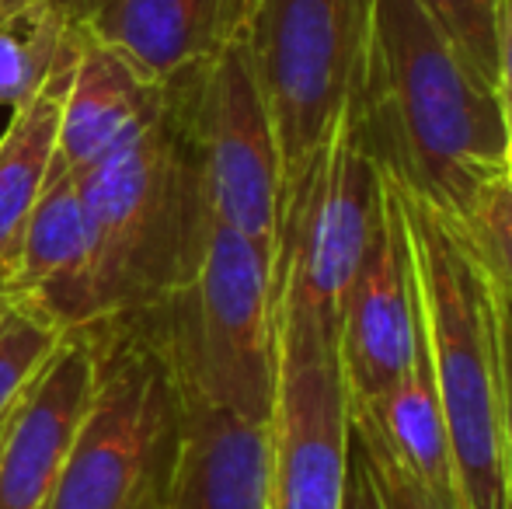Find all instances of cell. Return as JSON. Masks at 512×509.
I'll return each mask as SVG.
<instances>
[{
  "mask_svg": "<svg viewBox=\"0 0 512 509\" xmlns=\"http://www.w3.org/2000/svg\"><path fill=\"white\" fill-rule=\"evenodd\" d=\"M203 63L164 77L147 116L77 175L88 217V325L164 304L203 265L213 227L199 140Z\"/></svg>",
  "mask_w": 512,
  "mask_h": 509,
  "instance_id": "1",
  "label": "cell"
},
{
  "mask_svg": "<svg viewBox=\"0 0 512 509\" xmlns=\"http://www.w3.org/2000/svg\"><path fill=\"white\" fill-rule=\"evenodd\" d=\"M349 105L373 161L446 220H460L492 178L506 175L499 91L415 0H370L363 74Z\"/></svg>",
  "mask_w": 512,
  "mask_h": 509,
  "instance_id": "2",
  "label": "cell"
},
{
  "mask_svg": "<svg viewBox=\"0 0 512 509\" xmlns=\"http://www.w3.org/2000/svg\"><path fill=\"white\" fill-rule=\"evenodd\" d=\"M398 196L460 503L512 509L492 286L443 213L401 182Z\"/></svg>",
  "mask_w": 512,
  "mask_h": 509,
  "instance_id": "3",
  "label": "cell"
},
{
  "mask_svg": "<svg viewBox=\"0 0 512 509\" xmlns=\"http://www.w3.org/2000/svg\"><path fill=\"white\" fill-rule=\"evenodd\" d=\"M84 328L95 339V394L46 509H168L185 398L164 304Z\"/></svg>",
  "mask_w": 512,
  "mask_h": 509,
  "instance_id": "4",
  "label": "cell"
},
{
  "mask_svg": "<svg viewBox=\"0 0 512 509\" xmlns=\"http://www.w3.org/2000/svg\"><path fill=\"white\" fill-rule=\"evenodd\" d=\"M164 332L185 387L269 426L276 401L272 255L213 220L192 286L164 300Z\"/></svg>",
  "mask_w": 512,
  "mask_h": 509,
  "instance_id": "5",
  "label": "cell"
},
{
  "mask_svg": "<svg viewBox=\"0 0 512 509\" xmlns=\"http://www.w3.org/2000/svg\"><path fill=\"white\" fill-rule=\"evenodd\" d=\"M370 0H248L241 42L272 119L283 192L359 88Z\"/></svg>",
  "mask_w": 512,
  "mask_h": 509,
  "instance_id": "6",
  "label": "cell"
},
{
  "mask_svg": "<svg viewBox=\"0 0 512 509\" xmlns=\"http://www.w3.org/2000/svg\"><path fill=\"white\" fill-rule=\"evenodd\" d=\"M380 164L345 105L317 154L283 192L272 290H286L335 328L380 213Z\"/></svg>",
  "mask_w": 512,
  "mask_h": 509,
  "instance_id": "7",
  "label": "cell"
},
{
  "mask_svg": "<svg viewBox=\"0 0 512 509\" xmlns=\"http://www.w3.org/2000/svg\"><path fill=\"white\" fill-rule=\"evenodd\" d=\"M272 509H342L349 398L338 335L310 307L276 290Z\"/></svg>",
  "mask_w": 512,
  "mask_h": 509,
  "instance_id": "8",
  "label": "cell"
},
{
  "mask_svg": "<svg viewBox=\"0 0 512 509\" xmlns=\"http://www.w3.org/2000/svg\"><path fill=\"white\" fill-rule=\"evenodd\" d=\"M199 140L213 220L244 234L276 262L283 168L269 109L241 39L227 42L203 63Z\"/></svg>",
  "mask_w": 512,
  "mask_h": 509,
  "instance_id": "9",
  "label": "cell"
},
{
  "mask_svg": "<svg viewBox=\"0 0 512 509\" xmlns=\"http://www.w3.org/2000/svg\"><path fill=\"white\" fill-rule=\"evenodd\" d=\"M380 185L377 224L338 314V363L349 412L380 408L391 387L408 374L422 335L398 182L380 168Z\"/></svg>",
  "mask_w": 512,
  "mask_h": 509,
  "instance_id": "10",
  "label": "cell"
},
{
  "mask_svg": "<svg viewBox=\"0 0 512 509\" xmlns=\"http://www.w3.org/2000/svg\"><path fill=\"white\" fill-rule=\"evenodd\" d=\"M98 360L88 328L60 339L7 415L0 436V509H46L95 394Z\"/></svg>",
  "mask_w": 512,
  "mask_h": 509,
  "instance_id": "11",
  "label": "cell"
},
{
  "mask_svg": "<svg viewBox=\"0 0 512 509\" xmlns=\"http://www.w3.org/2000/svg\"><path fill=\"white\" fill-rule=\"evenodd\" d=\"M74 32L102 42L147 81L213 60L241 39L248 0H46Z\"/></svg>",
  "mask_w": 512,
  "mask_h": 509,
  "instance_id": "12",
  "label": "cell"
},
{
  "mask_svg": "<svg viewBox=\"0 0 512 509\" xmlns=\"http://www.w3.org/2000/svg\"><path fill=\"white\" fill-rule=\"evenodd\" d=\"M185 426L168 509H272L269 426L182 384Z\"/></svg>",
  "mask_w": 512,
  "mask_h": 509,
  "instance_id": "13",
  "label": "cell"
},
{
  "mask_svg": "<svg viewBox=\"0 0 512 509\" xmlns=\"http://www.w3.org/2000/svg\"><path fill=\"white\" fill-rule=\"evenodd\" d=\"M70 35L74 67L63 95L56 157L63 168L81 175L147 116L161 81H147L133 63L84 32L70 28Z\"/></svg>",
  "mask_w": 512,
  "mask_h": 509,
  "instance_id": "14",
  "label": "cell"
},
{
  "mask_svg": "<svg viewBox=\"0 0 512 509\" xmlns=\"http://www.w3.org/2000/svg\"><path fill=\"white\" fill-rule=\"evenodd\" d=\"M70 67H74V35L67 28V49H63L53 77L42 84L39 95L11 112V123L0 133V279L11 276L25 224L56 164Z\"/></svg>",
  "mask_w": 512,
  "mask_h": 509,
  "instance_id": "15",
  "label": "cell"
},
{
  "mask_svg": "<svg viewBox=\"0 0 512 509\" xmlns=\"http://www.w3.org/2000/svg\"><path fill=\"white\" fill-rule=\"evenodd\" d=\"M18 25H0V109L11 112L39 95L67 49V25L46 4L28 14V32H18Z\"/></svg>",
  "mask_w": 512,
  "mask_h": 509,
  "instance_id": "16",
  "label": "cell"
},
{
  "mask_svg": "<svg viewBox=\"0 0 512 509\" xmlns=\"http://www.w3.org/2000/svg\"><path fill=\"white\" fill-rule=\"evenodd\" d=\"M457 238L485 272L495 293L512 297V182L506 175L492 178L474 196L460 220H450Z\"/></svg>",
  "mask_w": 512,
  "mask_h": 509,
  "instance_id": "17",
  "label": "cell"
},
{
  "mask_svg": "<svg viewBox=\"0 0 512 509\" xmlns=\"http://www.w3.org/2000/svg\"><path fill=\"white\" fill-rule=\"evenodd\" d=\"M63 332L25 304H7L0 314V419L11 415L28 384L56 353Z\"/></svg>",
  "mask_w": 512,
  "mask_h": 509,
  "instance_id": "18",
  "label": "cell"
},
{
  "mask_svg": "<svg viewBox=\"0 0 512 509\" xmlns=\"http://www.w3.org/2000/svg\"><path fill=\"white\" fill-rule=\"evenodd\" d=\"M349 426H352V433H356L359 447H363V457H366V464H370L373 482H377L380 499H384L387 509H464L457 499L429 489V485L394 454L391 443L380 436V429L373 426L370 415H349Z\"/></svg>",
  "mask_w": 512,
  "mask_h": 509,
  "instance_id": "19",
  "label": "cell"
},
{
  "mask_svg": "<svg viewBox=\"0 0 512 509\" xmlns=\"http://www.w3.org/2000/svg\"><path fill=\"white\" fill-rule=\"evenodd\" d=\"M457 53L495 84V18L502 0H415Z\"/></svg>",
  "mask_w": 512,
  "mask_h": 509,
  "instance_id": "20",
  "label": "cell"
},
{
  "mask_svg": "<svg viewBox=\"0 0 512 509\" xmlns=\"http://www.w3.org/2000/svg\"><path fill=\"white\" fill-rule=\"evenodd\" d=\"M495 342H499V387H502V440H506V471L512 492V297L495 293Z\"/></svg>",
  "mask_w": 512,
  "mask_h": 509,
  "instance_id": "21",
  "label": "cell"
},
{
  "mask_svg": "<svg viewBox=\"0 0 512 509\" xmlns=\"http://www.w3.org/2000/svg\"><path fill=\"white\" fill-rule=\"evenodd\" d=\"M342 509H387L380 499V489L373 482V471L363 457L356 433L349 426V464H345V489H342Z\"/></svg>",
  "mask_w": 512,
  "mask_h": 509,
  "instance_id": "22",
  "label": "cell"
},
{
  "mask_svg": "<svg viewBox=\"0 0 512 509\" xmlns=\"http://www.w3.org/2000/svg\"><path fill=\"white\" fill-rule=\"evenodd\" d=\"M495 91L512 136V0H502L495 18Z\"/></svg>",
  "mask_w": 512,
  "mask_h": 509,
  "instance_id": "23",
  "label": "cell"
},
{
  "mask_svg": "<svg viewBox=\"0 0 512 509\" xmlns=\"http://www.w3.org/2000/svg\"><path fill=\"white\" fill-rule=\"evenodd\" d=\"M46 0H0V25L4 21H21L28 14H35Z\"/></svg>",
  "mask_w": 512,
  "mask_h": 509,
  "instance_id": "24",
  "label": "cell"
},
{
  "mask_svg": "<svg viewBox=\"0 0 512 509\" xmlns=\"http://www.w3.org/2000/svg\"><path fill=\"white\" fill-rule=\"evenodd\" d=\"M7 304H11V293H7V283L0 279V307H7Z\"/></svg>",
  "mask_w": 512,
  "mask_h": 509,
  "instance_id": "25",
  "label": "cell"
},
{
  "mask_svg": "<svg viewBox=\"0 0 512 509\" xmlns=\"http://www.w3.org/2000/svg\"><path fill=\"white\" fill-rule=\"evenodd\" d=\"M506 178L512 182V157H506Z\"/></svg>",
  "mask_w": 512,
  "mask_h": 509,
  "instance_id": "26",
  "label": "cell"
},
{
  "mask_svg": "<svg viewBox=\"0 0 512 509\" xmlns=\"http://www.w3.org/2000/svg\"><path fill=\"white\" fill-rule=\"evenodd\" d=\"M11 412H14V408H11ZM4 426H7V419H0V436H4Z\"/></svg>",
  "mask_w": 512,
  "mask_h": 509,
  "instance_id": "27",
  "label": "cell"
},
{
  "mask_svg": "<svg viewBox=\"0 0 512 509\" xmlns=\"http://www.w3.org/2000/svg\"><path fill=\"white\" fill-rule=\"evenodd\" d=\"M506 157H512V136H509V154Z\"/></svg>",
  "mask_w": 512,
  "mask_h": 509,
  "instance_id": "28",
  "label": "cell"
},
{
  "mask_svg": "<svg viewBox=\"0 0 512 509\" xmlns=\"http://www.w3.org/2000/svg\"><path fill=\"white\" fill-rule=\"evenodd\" d=\"M4 311H7V307H0V314H4Z\"/></svg>",
  "mask_w": 512,
  "mask_h": 509,
  "instance_id": "29",
  "label": "cell"
}]
</instances>
